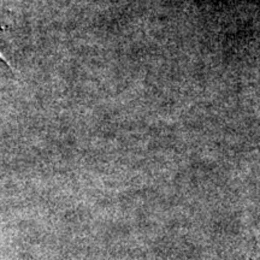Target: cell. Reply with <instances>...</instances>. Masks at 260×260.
<instances>
[{
  "label": "cell",
  "instance_id": "obj_1",
  "mask_svg": "<svg viewBox=\"0 0 260 260\" xmlns=\"http://www.w3.org/2000/svg\"><path fill=\"white\" fill-rule=\"evenodd\" d=\"M0 59H2L3 61H4V63H6V65H8V67H9V68H11V69H12L11 64H10V61H9L8 59H6V57L4 56V53H3V52H2V51H0Z\"/></svg>",
  "mask_w": 260,
  "mask_h": 260
}]
</instances>
